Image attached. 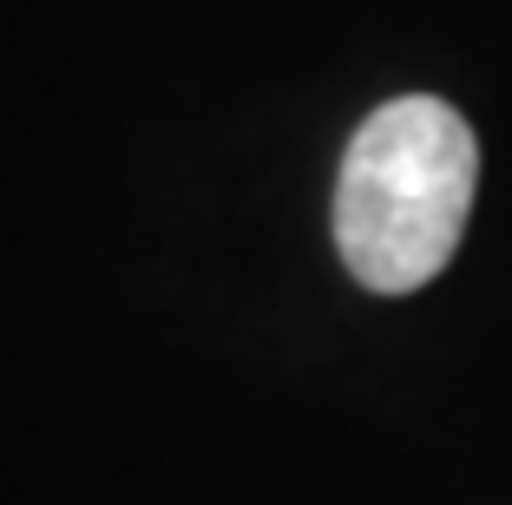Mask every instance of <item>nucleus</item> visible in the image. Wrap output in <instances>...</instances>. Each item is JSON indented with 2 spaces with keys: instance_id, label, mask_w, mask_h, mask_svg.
Wrapping results in <instances>:
<instances>
[{
  "instance_id": "nucleus-1",
  "label": "nucleus",
  "mask_w": 512,
  "mask_h": 505,
  "mask_svg": "<svg viewBox=\"0 0 512 505\" xmlns=\"http://www.w3.org/2000/svg\"><path fill=\"white\" fill-rule=\"evenodd\" d=\"M480 184L473 125L447 99L407 92L355 125L335 178V250L375 296L434 283L460 250Z\"/></svg>"
}]
</instances>
